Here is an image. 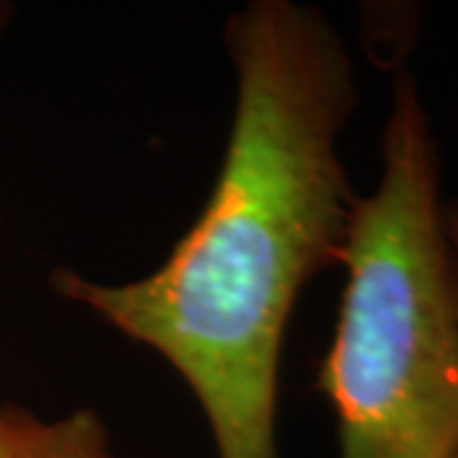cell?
<instances>
[{"label":"cell","instance_id":"6da1fadb","mask_svg":"<svg viewBox=\"0 0 458 458\" xmlns=\"http://www.w3.org/2000/svg\"><path fill=\"white\" fill-rule=\"evenodd\" d=\"M237 105L207 207L150 276L54 273L56 293L161 354L194 393L219 458H278L285 328L339 262L354 191L339 138L357 102L339 33L316 8L255 0L227 23Z\"/></svg>","mask_w":458,"mask_h":458},{"label":"cell","instance_id":"7a4b0ae2","mask_svg":"<svg viewBox=\"0 0 458 458\" xmlns=\"http://www.w3.org/2000/svg\"><path fill=\"white\" fill-rule=\"evenodd\" d=\"M336 334L318 387L339 458L458 456V258L438 153L410 74L394 80L382 176L357 197Z\"/></svg>","mask_w":458,"mask_h":458},{"label":"cell","instance_id":"3957f363","mask_svg":"<svg viewBox=\"0 0 458 458\" xmlns=\"http://www.w3.org/2000/svg\"><path fill=\"white\" fill-rule=\"evenodd\" d=\"M0 458H114L107 428L92 410L41 420L23 408H0Z\"/></svg>","mask_w":458,"mask_h":458},{"label":"cell","instance_id":"277c9868","mask_svg":"<svg viewBox=\"0 0 458 458\" xmlns=\"http://www.w3.org/2000/svg\"><path fill=\"white\" fill-rule=\"evenodd\" d=\"M448 232H451V242H454V250H456L458 258V207L448 209Z\"/></svg>","mask_w":458,"mask_h":458},{"label":"cell","instance_id":"5b68a950","mask_svg":"<svg viewBox=\"0 0 458 458\" xmlns=\"http://www.w3.org/2000/svg\"><path fill=\"white\" fill-rule=\"evenodd\" d=\"M5 18H8V5L0 3V31H3V26H5Z\"/></svg>","mask_w":458,"mask_h":458}]
</instances>
